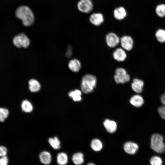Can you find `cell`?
I'll list each match as a JSON object with an SVG mask.
<instances>
[{"mask_svg": "<svg viewBox=\"0 0 165 165\" xmlns=\"http://www.w3.org/2000/svg\"><path fill=\"white\" fill-rule=\"evenodd\" d=\"M15 15L17 18L22 20L23 24L26 27L32 25L35 20V16L31 9L28 6H22L16 10Z\"/></svg>", "mask_w": 165, "mask_h": 165, "instance_id": "6da1fadb", "label": "cell"}, {"mask_svg": "<svg viewBox=\"0 0 165 165\" xmlns=\"http://www.w3.org/2000/svg\"><path fill=\"white\" fill-rule=\"evenodd\" d=\"M97 79L96 76L90 74H87L82 77L81 88L82 91L85 94L92 92L96 86Z\"/></svg>", "mask_w": 165, "mask_h": 165, "instance_id": "7a4b0ae2", "label": "cell"}, {"mask_svg": "<svg viewBox=\"0 0 165 165\" xmlns=\"http://www.w3.org/2000/svg\"><path fill=\"white\" fill-rule=\"evenodd\" d=\"M163 141V137L161 135L157 134H153L151 139V148L157 153L164 152H165V144Z\"/></svg>", "mask_w": 165, "mask_h": 165, "instance_id": "3957f363", "label": "cell"}, {"mask_svg": "<svg viewBox=\"0 0 165 165\" xmlns=\"http://www.w3.org/2000/svg\"><path fill=\"white\" fill-rule=\"evenodd\" d=\"M115 82L117 84H124L129 81L130 79V75L124 68H117L115 72L114 77Z\"/></svg>", "mask_w": 165, "mask_h": 165, "instance_id": "277c9868", "label": "cell"}, {"mask_svg": "<svg viewBox=\"0 0 165 165\" xmlns=\"http://www.w3.org/2000/svg\"><path fill=\"white\" fill-rule=\"evenodd\" d=\"M13 42L14 45L18 48H26L30 43V40L27 36L23 33H21L15 36L13 38Z\"/></svg>", "mask_w": 165, "mask_h": 165, "instance_id": "5b68a950", "label": "cell"}, {"mask_svg": "<svg viewBox=\"0 0 165 165\" xmlns=\"http://www.w3.org/2000/svg\"><path fill=\"white\" fill-rule=\"evenodd\" d=\"M79 10L82 13H88L93 10V5L91 0H80L77 4Z\"/></svg>", "mask_w": 165, "mask_h": 165, "instance_id": "8992f818", "label": "cell"}, {"mask_svg": "<svg viewBox=\"0 0 165 165\" xmlns=\"http://www.w3.org/2000/svg\"><path fill=\"white\" fill-rule=\"evenodd\" d=\"M105 40L107 46L110 48H114L117 46L120 42L119 36L113 32H109L105 37Z\"/></svg>", "mask_w": 165, "mask_h": 165, "instance_id": "52a82bcc", "label": "cell"}, {"mask_svg": "<svg viewBox=\"0 0 165 165\" xmlns=\"http://www.w3.org/2000/svg\"><path fill=\"white\" fill-rule=\"evenodd\" d=\"M121 46L124 50L127 51L131 50L133 48L134 41L132 38L129 35H124L120 39Z\"/></svg>", "mask_w": 165, "mask_h": 165, "instance_id": "ba28073f", "label": "cell"}, {"mask_svg": "<svg viewBox=\"0 0 165 165\" xmlns=\"http://www.w3.org/2000/svg\"><path fill=\"white\" fill-rule=\"evenodd\" d=\"M139 147L135 143L132 141L126 142L123 145V149L127 153L130 155L135 154L138 151Z\"/></svg>", "mask_w": 165, "mask_h": 165, "instance_id": "9c48e42d", "label": "cell"}, {"mask_svg": "<svg viewBox=\"0 0 165 165\" xmlns=\"http://www.w3.org/2000/svg\"><path fill=\"white\" fill-rule=\"evenodd\" d=\"M113 57L116 61H123L126 58L127 55L123 49L119 48L116 49L113 53Z\"/></svg>", "mask_w": 165, "mask_h": 165, "instance_id": "30bf717a", "label": "cell"}, {"mask_svg": "<svg viewBox=\"0 0 165 165\" xmlns=\"http://www.w3.org/2000/svg\"><path fill=\"white\" fill-rule=\"evenodd\" d=\"M89 20L90 23L93 25L98 26L104 22V18L102 14L100 13H95L90 15Z\"/></svg>", "mask_w": 165, "mask_h": 165, "instance_id": "8fae6325", "label": "cell"}, {"mask_svg": "<svg viewBox=\"0 0 165 165\" xmlns=\"http://www.w3.org/2000/svg\"><path fill=\"white\" fill-rule=\"evenodd\" d=\"M144 86L143 81L137 78L134 79L131 85L132 90L137 93H141L143 91V88Z\"/></svg>", "mask_w": 165, "mask_h": 165, "instance_id": "7c38bea8", "label": "cell"}, {"mask_svg": "<svg viewBox=\"0 0 165 165\" xmlns=\"http://www.w3.org/2000/svg\"><path fill=\"white\" fill-rule=\"evenodd\" d=\"M103 124L105 129L109 133H114L116 130L117 124L113 120L106 119L104 121Z\"/></svg>", "mask_w": 165, "mask_h": 165, "instance_id": "4fadbf2b", "label": "cell"}, {"mask_svg": "<svg viewBox=\"0 0 165 165\" xmlns=\"http://www.w3.org/2000/svg\"><path fill=\"white\" fill-rule=\"evenodd\" d=\"M39 157L41 162L46 165L50 164L52 161L51 155L50 152L47 151L41 152L39 155Z\"/></svg>", "mask_w": 165, "mask_h": 165, "instance_id": "5bb4252c", "label": "cell"}, {"mask_svg": "<svg viewBox=\"0 0 165 165\" xmlns=\"http://www.w3.org/2000/svg\"><path fill=\"white\" fill-rule=\"evenodd\" d=\"M114 17L117 20H121L123 19L127 16V13L125 9L123 7L116 8L114 10Z\"/></svg>", "mask_w": 165, "mask_h": 165, "instance_id": "9a60e30c", "label": "cell"}, {"mask_svg": "<svg viewBox=\"0 0 165 165\" xmlns=\"http://www.w3.org/2000/svg\"><path fill=\"white\" fill-rule=\"evenodd\" d=\"M68 66L71 71L75 72H77L81 69V64L79 60L74 58L69 61Z\"/></svg>", "mask_w": 165, "mask_h": 165, "instance_id": "2e32d148", "label": "cell"}, {"mask_svg": "<svg viewBox=\"0 0 165 165\" xmlns=\"http://www.w3.org/2000/svg\"><path fill=\"white\" fill-rule=\"evenodd\" d=\"M130 101L132 105L137 108L141 107L144 103L143 97L138 94L134 95L131 97Z\"/></svg>", "mask_w": 165, "mask_h": 165, "instance_id": "e0dca14e", "label": "cell"}, {"mask_svg": "<svg viewBox=\"0 0 165 165\" xmlns=\"http://www.w3.org/2000/svg\"><path fill=\"white\" fill-rule=\"evenodd\" d=\"M29 89L32 92H37L40 89L41 85L39 82L36 80L31 79L28 82Z\"/></svg>", "mask_w": 165, "mask_h": 165, "instance_id": "ac0fdd59", "label": "cell"}, {"mask_svg": "<svg viewBox=\"0 0 165 165\" xmlns=\"http://www.w3.org/2000/svg\"><path fill=\"white\" fill-rule=\"evenodd\" d=\"M72 160L76 165H81L84 162V156L83 153L78 152L74 153L72 156Z\"/></svg>", "mask_w": 165, "mask_h": 165, "instance_id": "d6986e66", "label": "cell"}, {"mask_svg": "<svg viewBox=\"0 0 165 165\" xmlns=\"http://www.w3.org/2000/svg\"><path fill=\"white\" fill-rule=\"evenodd\" d=\"M57 161L59 165H66L68 162L67 155L64 152L59 153L57 156Z\"/></svg>", "mask_w": 165, "mask_h": 165, "instance_id": "ffe728a7", "label": "cell"}, {"mask_svg": "<svg viewBox=\"0 0 165 165\" xmlns=\"http://www.w3.org/2000/svg\"><path fill=\"white\" fill-rule=\"evenodd\" d=\"M68 95L75 101H79L82 100V92L79 89L70 91L68 93Z\"/></svg>", "mask_w": 165, "mask_h": 165, "instance_id": "44dd1931", "label": "cell"}, {"mask_svg": "<svg viewBox=\"0 0 165 165\" xmlns=\"http://www.w3.org/2000/svg\"><path fill=\"white\" fill-rule=\"evenodd\" d=\"M21 107L23 111L26 113L31 112L33 109V105L31 103L27 100H24L22 101Z\"/></svg>", "mask_w": 165, "mask_h": 165, "instance_id": "7402d4cb", "label": "cell"}, {"mask_svg": "<svg viewBox=\"0 0 165 165\" xmlns=\"http://www.w3.org/2000/svg\"><path fill=\"white\" fill-rule=\"evenodd\" d=\"M90 147L94 151L96 152H99L102 149L103 144L100 140L97 139H94L91 141Z\"/></svg>", "mask_w": 165, "mask_h": 165, "instance_id": "603a6c76", "label": "cell"}, {"mask_svg": "<svg viewBox=\"0 0 165 165\" xmlns=\"http://www.w3.org/2000/svg\"><path fill=\"white\" fill-rule=\"evenodd\" d=\"M48 141L50 146L54 149L57 150L61 147V142L58 138L57 137L50 138Z\"/></svg>", "mask_w": 165, "mask_h": 165, "instance_id": "cb8c5ba5", "label": "cell"}, {"mask_svg": "<svg viewBox=\"0 0 165 165\" xmlns=\"http://www.w3.org/2000/svg\"><path fill=\"white\" fill-rule=\"evenodd\" d=\"M155 35L157 40L160 42H165V30L163 29L158 30L156 33Z\"/></svg>", "mask_w": 165, "mask_h": 165, "instance_id": "d4e9b609", "label": "cell"}, {"mask_svg": "<svg viewBox=\"0 0 165 165\" xmlns=\"http://www.w3.org/2000/svg\"><path fill=\"white\" fill-rule=\"evenodd\" d=\"M156 12L159 17H163L165 16V4H162L157 5L156 8Z\"/></svg>", "mask_w": 165, "mask_h": 165, "instance_id": "484cf974", "label": "cell"}, {"mask_svg": "<svg viewBox=\"0 0 165 165\" xmlns=\"http://www.w3.org/2000/svg\"><path fill=\"white\" fill-rule=\"evenodd\" d=\"M9 114V112L6 108L0 107V121L4 122L8 118Z\"/></svg>", "mask_w": 165, "mask_h": 165, "instance_id": "4316f807", "label": "cell"}, {"mask_svg": "<svg viewBox=\"0 0 165 165\" xmlns=\"http://www.w3.org/2000/svg\"><path fill=\"white\" fill-rule=\"evenodd\" d=\"M150 163V165H162L163 161L160 157L154 156L151 158Z\"/></svg>", "mask_w": 165, "mask_h": 165, "instance_id": "83f0119b", "label": "cell"}, {"mask_svg": "<svg viewBox=\"0 0 165 165\" xmlns=\"http://www.w3.org/2000/svg\"><path fill=\"white\" fill-rule=\"evenodd\" d=\"M158 112L160 116L165 119V106H161L158 108Z\"/></svg>", "mask_w": 165, "mask_h": 165, "instance_id": "f1b7e54d", "label": "cell"}, {"mask_svg": "<svg viewBox=\"0 0 165 165\" xmlns=\"http://www.w3.org/2000/svg\"><path fill=\"white\" fill-rule=\"evenodd\" d=\"M7 152V150L6 147L3 146H0V156L2 157L6 156Z\"/></svg>", "mask_w": 165, "mask_h": 165, "instance_id": "f546056e", "label": "cell"}, {"mask_svg": "<svg viewBox=\"0 0 165 165\" xmlns=\"http://www.w3.org/2000/svg\"><path fill=\"white\" fill-rule=\"evenodd\" d=\"M8 162V159L6 156L0 159V165H7Z\"/></svg>", "mask_w": 165, "mask_h": 165, "instance_id": "4dcf8cb0", "label": "cell"}, {"mask_svg": "<svg viewBox=\"0 0 165 165\" xmlns=\"http://www.w3.org/2000/svg\"><path fill=\"white\" fill-rule=\"evenodd\" d=\"M72 53V49L71 46H68L67 52L66 53V56L69 58L70 57Z\"/></svg>", "mask_w": 165, "mask_h": 165, "instance_id": "1f68e13d", "label": "cell"}, {"mask_svg": "<svg viewBox=\"0 0 165 165\" xmlns=\"http://www.w3.org/2000/svg\"><path fill=\"white\" fill-rule=\"evenodd\" d=\"M160 99L162 103L165 106V93L161 95Z\"/></svg>", "mask_w": 165, "mask_h": 165, "instance_id": "d6a6232c", "label": "cell"}, {"mask_svg": "<svg viewBox=\"0 0 165 165\" xmlns=\"http://www.w3.org/2000/svg\"><path fill=\"white\" fill-rule=\"evenodd\" d=\"M86 165H96L95 164L93 163H90L87 164Z\"/></svg>", "mask_w": 165, "mask_h": 165, "instance_id": "836d02e7", "label": "cell"}]
</instances>
